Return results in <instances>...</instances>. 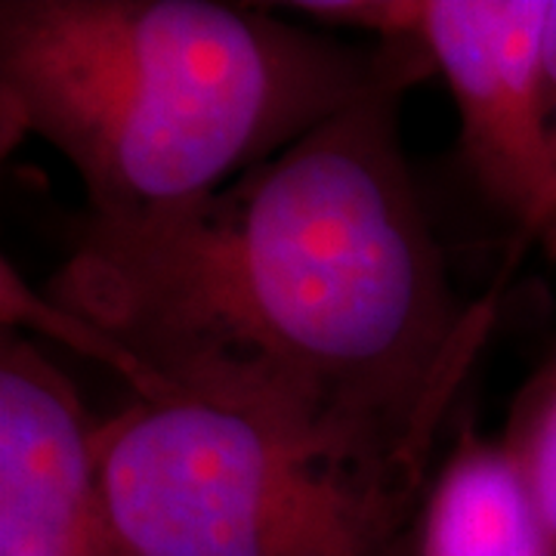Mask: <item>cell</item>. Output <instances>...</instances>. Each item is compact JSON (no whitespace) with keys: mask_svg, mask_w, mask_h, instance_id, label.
<instances>
[{"mask_svg":"<svg viewBox=\"0 0 556 556\" xmlns=\"http://www.w3.org/2000/svg\"><path fill=\"white\" fill-rule=\"evenodd\" d=\"M402 68L199 201L87 219L31 294L3 266L7 325L223 402L340 464L427 489L495 300L457 298L399 139Z\"/></svg>","mask_w":556,"mask_h":556,"instance_id":"6da1fadb","label":"cell"},{"mask_svg":"<svg viewBox=\"0 0 556 556\" xmlns=\"http://www.w3.org/2000/svg\"><path fill=\"white\" fill-rule=\"evenodd\" d=\"M420 62L217 0L0 3L3 137L50 142L97 219L204 199Z\"/></svg>","mask_w":556,"mask_h":556,"instance_id":"7a4b0ae2","label":"cell"},{"mask_svg":"<svg viewBox=\"0 0 556 556\" xmlns=\"http://www.w3.org/2000/svg\"><path fill=\"white\" fill-rule=\"evenodd\" d=\"M134 556H415L427 489L371 477L223 402L130 390L100 424Z\"/></svg>","mask_w":556,"mask_h":556,"instance_id":"3957f363","label":"cell"},{"mask_svg":"<svg viewBox=\"0 0 556 556\" xmlns=\"http://www.w3.org/2000/svg\"><path fill=\"white\" fill-rule=\"evenodd\" d=\"M551 0H415L412 40L442 75L460 152L485 199L556 248V170L544 115Z\"/></svg>","mask_w":556,"mask_h":556,"instance_id":"277c9868","label":"cell"},{"mask_svg":"<svg viewBox=\"0 0 556 556\" xmlns=\"http://www.w3.org/2000/svg\"><path fill=\"white\" fill-rule=\"evenodd\" d=\"M100 424L75 380L0 338V556H134L105 492Z\"/></svg>","mask_w":556,"mask_h":556,"instance_id":"5b68a950","label":"cell"},{"mask_svg":"<svg viewBox=\"0 0 556 556\" xmlns=\"http://www.w3.org/2000/svg\"><path fill=\"white\" fill-rule=\"evenodd\" d=\"M415 556H556L517 464L470 420L427 485Z\"/></svg>","mask_w":556,"mask_h":556,"instance_id":"8992f818","label":"cell"},{"mask_svg":"<svg viewBox=\"0 0 556 556\" xmlns=\"http://www.w3.org/2000/svg\"><path fill=\"white\" fill-rule=\"evenodd\" d=\"M501 445L556 544V343L514 399Z\"/></svg>","mask_w":556,"mask_h":556,"instance_id":"52a82bcc","label":"cell"},{"mask_svg":"<svg viewBox=\"0 0 556 556\" xmlns=\"http://www.w3.org/2000/svg\"><path fill=\"white\" fill-rule=\"evenodd\" d=\"M544 115H547V146L556 170V0L547 7L544 28Z\"/></svg>","mask_w":556,"mask_h":556,"instance_id":"ba28073f","label":"cell"}]
</instances>
